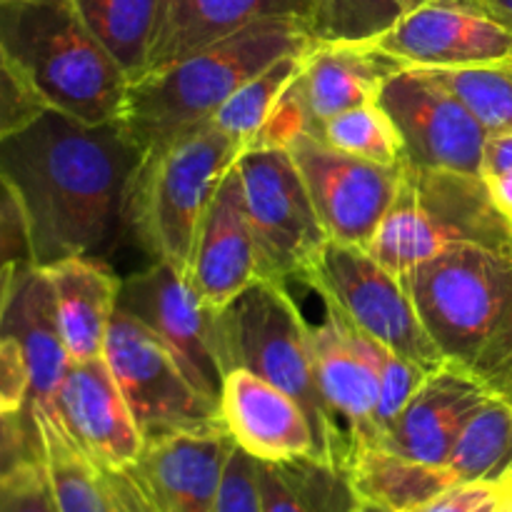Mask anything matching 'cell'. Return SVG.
I'll use <instances>...</instances> for the list:
<instances>
[{
    "label": "cell",
    "instance_id": "cell-12",
    "mask_svg": "<svg viewBox=\"0 0 512 512\" xmlns=\"http://www.w3.org/2000/svg\"><path fill=\"white\" fill-rule=\"evenodd\" d=\"M403 68L375 43H325L315 38L253 145H285L298 133L318 135L335 115L378 100L385 80Z\"/></svg>",
    "mask_w": 512,
    "mask_h": 512
},
{
    "label": "cell",
    "instance_id": "cell-38",
    "mask_svg": "<svg viewBox=\"0 0 512 512\" xmlns=\"http://www.w3.org/2000/svg\"><path fill=\"white\" fill-rule=\"evenodd\" d=\"M23 263H30L28 228L13 188L0 175V295Z\"/></svg>",
    "mask_w": 512,
    "mask_h": 512
},
{
    "label": "cell",
    "instance_id": "cell-17",
    "mask_svg": "<svg viewBox=\"0 0 512 512\" xmlns=\"http://www.w3.org/2000/svg\"><path fill=\"white\" fill-rule=\"evenodd\" d=\"M233 450L228 428L213 425L150 440L133 468L158 512H215Z\"/></svg>",
    "mask_w": 512,
    "mask_h": 512
},
{
    "label": "cell",
    "instance_id": "cell-31",
    "mask_svg": "<svg viewBox=\"0 0 512 512\" xmlns=\"http://www.w3.org/2000/svg\"><path fill=\"white\" fill-rule=\"evenodd\" d=\"M330 313L338 318L348 343L363 355L365 363H368L370 370H373L375 385H378V428H380V440H383V435L388 433L390 425L398 420V415L403 413L405 405L410 403L415 390L420 388V383L425 380L428 370L415 365L413 360L403 358V355L393 353V350L380 345L378 340L363 335L360 330H355L353 325H350L348 320L340 318L335 310H330Z\"/></svg>",
    "mask_w": 512,
    "mask_h": 512
},
{
    "label": "cell",
    "instance_id": "cell-40",
    "mask_svg": "<svg viewBox=\"0 0 512 512\" xmlns=\"http://www.w3.org/2000/svg\"><path fill=\"white\" fill-rule=\"evenodd\" d=\"M0 512H60L43 460L0 483Z\"/></svg>",
    "mask_w": 512,
    "mask_h": 512
},
{
    "label": "cell",
    "instance_id": "cell-14",
    "mask_svg": "<svg viewBox=\"0 0 512 512\" xmlns=\"http://www.w3.org/2000/svg\"><path fill=\"white\" fill-rule=\"evenodd\" d=\"M283 148L298 165L328 238L368 250L395 198L400 165L340 153L308 133L293 135Z\"/></svg>",
    "mask_w": 512,
    "mask_h": 512
},
{
    "label": "cell",
    "instance_id": "cell-18",
    "mask_svg": "<svg viewBox=\"0 0 512 512\" xmlns=\"http://www.w3.org/2000/svg\"><path fill=\"white\" fill-rule=\"evenodd\" d=\"M220 418L235 445L255 460L318 458V438L303 405L250 370L225 375Z\"/></svg>",
    "mask_w": 512,
    "mask_h": 512
},
{
    "label": "cell",
    "instance_id": "cell-2",
    "mask_svg": "<svg viewBox=\"0 0 512 512\" xmlns=\"http://www.w3.org/2000/svg\"><path fill=\"white\" fill-rule=\"evenodd\" d=\"M313 43L315 35L305 20L273 18L245 25L130 83L120 120L145 153L183 130L210 123L240 85Z\"/></svg>",
    "mask_w": 512,
    "mask_h": 512
},
{
    "label": "cell",
    "instance_id": "cell-32",
    "mask_svg": "<svg viewBox=\"0 0 512 512\" xmlns=\"http://www.w3.org/2000/svg\"><path fill=\"white\" fill-rule=\"evenodd\" d=\"M315 138L340 153L358 155L370 163L388 165V168L403 165L400 138L378 100L330 118Z\"/></svg>",
    "mask_w": 512,
    "mask_h": 512
},
{
    "label": "cell",
    "instance_id": "cell-39",
    "mask_svg": "<svg viewBox=\"0 0 512 512\" xmlns=\"http://www.w3.org/2000/svg\"><path fill=\"white\" fill-rule=\"evenodd\" d=\"M215 512H263L258 483V460L235 445L225 465Z\"/></svg>",
    "mask_w": 512,
    "mask_h": 512
},
{
    "label": "cell",
    "instance_id": "cell-50",
    "mask_svg": "<svg viewBox=\"0 0 512 512\" xmlns=\"http://www.w3.org/2000/svg\"><path fill=\"white\" fill-rule=\"evenodd\" d=\"M503 65H508V68L512 70V60H508V63H503Z\"/></svg>",
    "mask_w": 512,
    "mask_h": 512
},
{
    "label": "cell",
    "instance_id": "cell-29",
    "mask_svg": "<svg viewBox=\"0 0 512 512\" xmlns=\"http://www.w3.org/2000/svg\"><path fill=\"white\" fill-rule=\"evenodd\" d=\"M455 483H512V403L490 395L468 418L445 463Z\"/></svg>",
    "mask_w": 512,
    "mask_h": 512
},
{
    "label": "cell",
    "instance_id": "cell-9",
    "mask_svg": "<svg viewBox=\"0 0 512 512\" xmlns=\"http://www.w3.org/2000/svg\"><path fill=\"white\" fill-rule=\"evenodd\" d=\"M235 170L258 248L260 278L300 280L330 238L298 165L283 145H250Z\"/></svg>",
    "mask_w": 512,
    "mask_h": 512
},
{
    "label": "cell",
    "instance_id": "cell-24",
    "mask_svg": "<svg viewBox=\"0 0 512 512\" xmlns=\"http://www.w3.org/2000/svg\"><path fill=\"white\" fill-rule=\"evenodd\" d=\"M313 15L315 0H170L168 18L148 73L175 63L245 25L273 18L313 23Z\"/></svg>",
    "mask_w": 512,
    "mask_h": 512
},
{
    "label": "cell",
    "instance_id": "cell-22",
    "mask_svg": "<svg viewBox=\"0 0 512 512\" xmlns=\"http://www.w3.org/2000/svg\"><path fill=\"white\" fill-rule=\"evenodd\" d=\"M308 343L318 388L348 440L353 463L355 455L380 445L375 375L363 355L348 343L338 318L330 310H325L323 323L310 325Z\"/></svg>",
    "mask_w": 512,
    "mask_h": 512
},
{
    "label": "cell",
    "instance_id": "cell-5",
    "mask_svg": "<svg viewBox=\"0 0 512 512\" xmlns=\"http://www.w3.org/2000/svg\"><path fill=\"white\" fill-rule=\"evenodd\" d=\"M458 245L512 255V220L483 175L400 165L395 198L368 253L395 275Z\"/></svg>",
    "mask_w": 512,
    "mask_h": 512
},
{
    "label": "cell",
    "instance_id": "cell-19",
    "mask_svg": "<svg viewBox=\"0 0 512 512\" xmlns=\"http://www.w3.org/2000/svg\"><path fill=\"white\" fill-rule=\"evenodd\" d=\"M490 395L473 370L445 363L425 375L378 448L415 463L445 468L463 425Z\"/></svg>",
    "mask_w": 512,
    "mask_h": 512
},
{
    "label": "cell",
    "instance_id": "cell-34",
    "mask_svg": "<svg viewBox=\"0 0 512 512\" xmlns=\"http://www.w3.org/2000/svg\"><path fill=\"white\" fill-rule=\"evenodd\" d=\"M485 125L488 133H512V70L508 65L433 70Z\"/></svg>",
    "mask_w": 512,
    "mask_h": 512
},
{
    "label": "cell",
    "instance_id": "cell-10",
    "mask_svg": "<svg viewBox=\"0 0 512 512\" xmlns=\"http://www.w3.org/2000/svg\"><path fill=\"white\" fill-rule=\"evenodd\" d=\"M103 358L118 380L145 443L165 435L225 425L220 405L205 398L175 355L120 308L108 328Z\"/></svg>",
    "mask_w": 512,
    "mask_h": 512
},
{
    "label": "cell",
    "instance_id": "cell-3",
    "mask_svg": "<svg viewBox=\"0 0 512 512\" xmlns=\"http://www.w3.org/2000/svg\"><path fill=\"white\" fill-rule=\"evenodd\" d=\"M0 48L48 108L90 125L123 118L128 75L75 0H0Z\"/></svg>",
    "mask_w": 512,
    "mask_h": 512
},
{
    "label": "cell",
    "instance_id": "cell-28",
    "mask_svg": "<svg viewBox=\"0 0 512 512\" xmlns=\"http://www.w3.org/2000/svg\"><path fill=\"white\" fill-rule=\"evenodd\" d=\"M38 425L43 465L60 512H110L103 475L88 453L70 435L58 410L28 405Z\"/></svg>",
    "mask_w": 512,
    "mask_h": 512
},
{
    "label": "cell",
    "instance_id": "cell-37",
    "mask_svg": "<svg viewBox=\"0 0 512 512\" xmlns=\"http://www.w3.org/2000/svg\"><path fill=\"white\" fill-rule=\"evenodd\" d=\"M43 110H48V105L40 100V95L30 88L28 80L0 48V143L33 123Z\"/></svg>",
    "mask_w": 512,
    "mask_h": 512
},
{
    "label": "cell",
    "instance_id": "cell-25",
    "mask_svg": "<svg viewBox=\"0 0 512 512\" xmlns=\"http://www.w3.org/2000/svg\"><path fill=\"white\" fill-rule=\"evenodd\" d=\"M75 5L130 83L148 75L170 0H75Z\"/></svg>",
    "mask_w": 512,
    "mask_h": 512
},
{
    "label": "cell",
    "instance_id": "cell-49",
    "mask_svg": "<svg viewBox=\"0 0 512 512\" xmlns=\"http://www.w3.org/2000/svg\"><path fill=\"white\" fill-rule=\"evenodd\" d=\"M353 512H385V510L375 508V505H368V503H360V500H358V505H355Z\"/></svg>",
    "mask_w": 512,
    "mask_h": 512
},
{
    "label": "cell",
    "instance_id": "cell-7",
    "mask_svg": "<svg viewBox=\"0 0 512 512\" xmlns=\"http://www.w3.org/2000/svg\"><path fill=\"white\" fill-rule=\"evenodd\" d=\"M448 363L473 368L512 285V255L458 245L398 275Z\"/></svg>",
    "mask_w": 512,
    "mask_h": 512
},
{
    "label": "cell",
    "instance_id": "cell-45",
    "mask_svg": "<svg viewBox=\"0 0 512 512\" xmlns=\"http://www.w3.org/2000/svg\"><path fill=\"white\" fill-rule=\"evenodd\" d=\"M463 3H468L470 8L488 15L490 20L503 25V28L512 35V0H463Z\"/></svg>",
    "mask_w": 512,
    "mask_h": 512
},
{
    "label": "cell",
    "instance_id": "cell-20",
    "mask_svg": "<svg viewBox=\"0 0 512 512\" xmlns=\"http://www.w3.org/2000/svg\"><path fill=\"white\" fill-rule=\"evenodd\" d=\"M258 278V248L240 175L233 168L205 210L190 255L188 280L210 308L223 310Z\"/></svg>",
    "mask_w": 512,
    "mask_h": 512
},
{
    "label": "cell",
    "instance_id": "cell-41",
    "mask_svg": "<svg viewBox=\"0 0 512 512\" xmlns=\"http://www.w3.org/2000/svg\"><path fill=\"white\" fill-rule=\"evenodd\" d=\"M30 398V368L15 340L0 335V410H23Z\"/></svg>",
    "mask_w": 512,
    "mask_h": 512
},
{
    "label": "cell",
    "instance_id": "cell-11",
    "mask_svg": "<svg viewBox=\"0 0 512 512\" xmlns=\"http://www.w3.org/2000/svg\"><path fill=\"white\" fill-rule=\"evenodd\" d=\"M378 103L398 133L405 165L483 175L490 133L433 70H398L383 83Z\"/></svg>",
    "mask_w": 512,
    "mask_h": 512
},
{
    "label": "cell",
    "instance_id": "cell-36",
    "mask_svg": "<svg viewBox=\"0 0 512 512\" xmlns=\"http://www.w3.org/2000/svg\"><path fill=\"white\" fill-rule=\"evenodd\" d=\"M470 370L490 393L512 403V285L503 313Z\"/></svg>",
    "mask_w": 512,
    "mask_h": 512
},
{
    "label": "cell",
    "instance_id": "cell-23",
    "mask_svg": "<svg viewBox=\"0 0 512 512\" xmlns=\"http://www.w3.org/2000/svg\"><path fill=\"white\" fill-rule=\"evenodd\" d=\"M55 295L60 335L70 360L103 358L105 338L118 310L120 278L93 255L43 268Z\"/></svg>",
    "mask_w": 512,
    "mask_h": 512
},
{
    "label": "cell",
    "instance_id": "cell-30",
    "mask_svg": "<svg viewBox=\"0 0 512 512\" xmlns=\"http://www.w3.org/2000/svg\"><path fill=\"white\" fill-rule=\"evenodd\" d=\"M303 53L285 55V58L275 60L273 65H268L265 70H260L258 75L248 80V83L240 85L223 105H220L218 113L213 115V123L218 125L223 133H228L230 138L238 140L243 148H250L255 140L260 138V133L265 130V125L273 118L275 108H278L280 98L288 90L290 80L295 78V73L300 70L303 63Z\"/></svg>",
    "mask_w": 512,
    "mask_h": 512
},
{
    "label": "cell",
    "instance_id": "cell-16",
    "mask_svg": "<svg viewBox=\"0 0 512 512\" xmlns=\"http://www.w3.org/2000/svg\"><path fill=\"white\" fill-rule=\"evenodd\" d=\"M55 410L95 465L118 470L138 463L145 440L105 358L70 360Z\"/></svg>",
    "mask_w": 512,
    "mask_h": 512
},
{
    "label": "cell",
    "instance_id": "cell-33",
    "mask_svg": "<svg viewBox=\"0 0 512 512\" xmlns=\"http://www.w3.org/2000/svg\"><path fill=\"white\" fill-rule=\"evenodd\" d=\"M420 0H315L313 35L325 43H373Z\"/></svg>",
    "mask_w": 512,
    "mask_h": 512
},
{
    "label": "cell",
    "instance_id": "cell-46",
    "mask_svg": "<svg viewBox=\"0 0 512 512\" xmlns=\"http://www.w3.org/2000/svg\"><path fill=\"white\" fill-rule=\"evenodd\" d=\"M485 183H488V188H490V193H493L498 208L512 220V170L510 173L488 178Z\"/></svg>",
    "mask_w": 512,
    "mask_h": 512
},
{
    "label": "cell",
    "instance_id": "cell-44",
    "mask_svg": "<svg viewBox=\"0 0 512 512\" xmlns=\"http://www.w3.org/2000/svg\"><path fill=\"white\" fill-rule=\"evenodd\" d=\"M512 170V133H490L483 155V178L510 173Z\"/></svg>",
    "mask_w": 512,
    "mask_h": 512
},
{
    "label": "cell",
    "instance_id": "cell-26",
    "mask_svg": "<svg viewBox=\"0 0 512 512\" xmlns=\"http://www.w3.org/2000/svg\"><path fill=\"white\" fill-rule=\"evenodd\" d=\"M258 483L263 512H353L358 505L350 475L320 458L258 460Z\"/></svg>",
    "mask_w": 512,
    "mask_h": 512
},
{
    "label": "cell",
    "instance_id": "cell-35",
    "mask_svg": "<svg viewBox=\"0 0 512 512\" xmlns=\"http://www.w3.org/2000/svg\"><path fill=\"white\" fill-rule=\"evenodd\" d=\"M43 460L38 425L25 405L23 410H0V483Z\"/></svg>",
    "mask_w": 512,
    "mask_h": 512
},
{
    "label": "cell",
    "instance_id": "cell-27",
    "mask_svg": "<svg viewBox=\"0 0 512 512\" xmlns=\"http://www.w3.org/2000/svg\"><path fill=\"white\" fill-rule=\"evenodd\" d=\"M350 483L360 503L385 512H408L428 503L450 485H458L448 468L415 463L383 448L363 450L348 468Z\"/></svg>",
    "mask_w": 512,
    "mask_h": 512
},
{
    "label": "cell",
    "instance_id": "cell-6",
    "mask_svg": "<svg viewBox=\"0 0 512 512\" xmlns=\"http://www.w3.org/2000/svg\"><path fill=\"white\" fill-rule=\"evenodd\" d=\"M308 330L310 323L278 280L258 278L218 310L225 375L250 370L298 400L315 428L318 458L348 473L350 445L318 388Z\"/></svg>",
    "mask_w": 512,
    "mask_h": 512
},
{
    "label": "cell",
    "instance_id": "cell-43",
    "mask_svg": "<svg viewBox=\"0 0 512 512\" xmlns=\"http://www.w3.org/2000/svg\"><path fill=\"white\" fill-rule=\"evenodd\" d=\"M110 512H158L143 485L135 480H118L108 493Z\"/></svg>",
    "mask_w": 512,
    "mask_h": 512
},
{
    "label": "cell",
    "instance_id": "cell-21",
    "mask_svg": "<svg viewBox=\"0 0 512 512\" xmlns=\"http://www.w3.org/2000/svg\"><path fill=\"white\" fill-rule=\"evenodd\" d=\"M0 335L15 340L28 360V405L55 410V395L70 355L60 335L53 288L38 265L23 263L5 285L0 295Z\"/></svg>",
    "mask_w": 512,
    "mask_h": 512
},
{
    "label": "cell",
    "instance_id": "cell-1",
    "mask_svg": "<svg viewBox=\"0 0 512 512\" xmlns=\"http://www.w3.org/2000/svg\"><path fill=\"white\" fill-rule=\"evenodd\" d=\"M140 158L120 118L90 125L48 108L8 135L0 175L23 210L30 263L48 268L98 253L123 223Z\"/></svg>",
    "mask_w": 512,
    "mask_h": 512
},
{
    "label": "cell",
    "instance_id": "cell-42",
    "mask_svg": "<svg viewBox=\"0 0 512 512\" xmlns=\"http://www.w3.org/2000/svg\"><path fill=\"white\" fill-rule=\"evenodd\" d=\"M503 488H498V485H485V483L450 485V488H445L443 493L430 498L428 503L418 505V508L408 512H475L485 503V500H490Z\"/></svg>",
    "mask_w": 512,
    "mask_h": 512
},
{
    "label": "cell",
    "instance_id": "cell-15",
    "mask_svg": "<svg viewBox=\"0 0 512 512\" xmlns=\"http://www.w3.org/2000/svg\"><path fill=\"white\" fill-rule=\"evenodd\" d=\"M405 68L453 70L512 60V35L463 0H420L373 40Z\"/></svg>",
    "mask_w": 512,
    "mask_h": 512
},
{
    "label": "cell",
    "instance_id": "cell-4",
    "mask_svg": "<svg viewBox=\"0 0 512 512\" xmlns=\"http://www.w3.org/2000/svg\"><path fill=\"white\" fill-rule=\"evenodd\" d=\"M243 150L213 120L145 150L128 185L123 223L150 258L188 275L205 210Z\"/></svg>",
    "mask_w": 512,
    "mask_h": 512
},
{
    "label": "cell",
    "instance_id": "cell-48",
    "mask_svg": "<svg viewBox=\"0 0 512 512\" xmlns=\"http://www.w3.org/2000/svg\"><path fill=\"white\" fill-rule=\"evenodd\" d=\"M498 512H512V483L503 490V495H500Z\"/></svg>",
    "mask_w": 512,
    "mask_h": 512
},
{
    "label": "cell",
    "instance_id": "cell-8",
    "mask_svg": "<svg viewBox=\"0 0 512 512\" xmlns=\"http://www.w3.org/2000/svg\"><path fill=\"white\" fill-rule=\"evenodd\" d=\"M300 283L315 290L325 308L335 310L355 330L428 373L448 363L420 323L403 280L365 248L328 240L300 275Z\"/></svg>",
    "mask_w": 512,
    "mask_h": 512
},
{
    "label": "cell",
    "instance_id": "cell-47",
    "mask_svg": "<svg viewBox=\"0 0 512 512\" xmlns=\"http://www.w3.org/2000/svg\"><path fill=\"white\" fill-rule=\"evenodd\" d=\"M505 488H508V485H505ZM505 488H503V490H505ZM503 490H500V493H495L493 498H490V500H485V503L480 505V508L475 510V512H498V505H500V495H503Z\"/></svg>",
    "mask_w": 512,
    "mask_h": 512
},
{
    "label": "cell",
    "instance_id": "cell-13",
    "mask_svg": "<svg viewBox=\"0 0 512 512\" xmlns=\"http://www.w3.org/2000/svg\"><path fill=\"white\" fill-rule=\"evenodd\" d=\"M118 308L148 328L185 370L195 388L220 405L225 363L218 310L210 308L188 275L163 260L120 280Z\"/></svg>",
    "mask_w": 512,
    "mask_h": 512
}]
</instances>
